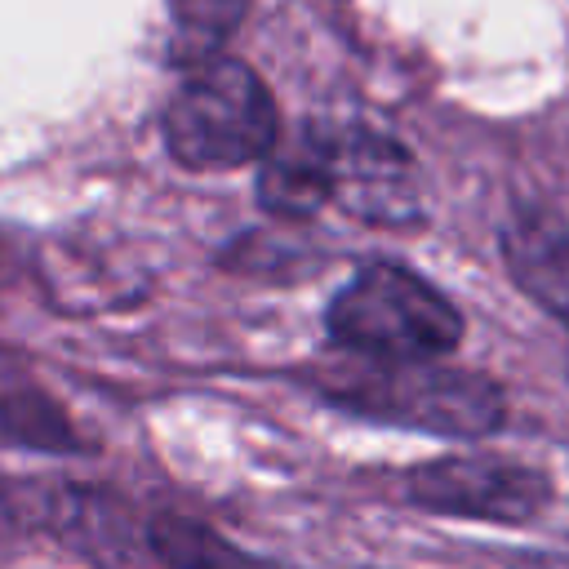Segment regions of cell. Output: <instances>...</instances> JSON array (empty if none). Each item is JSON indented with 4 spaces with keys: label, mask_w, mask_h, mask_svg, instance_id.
I'll use <instances>...</instances> for the list:
<instances>
[{
    "label": "cell",
    "mask_w": 569,
    "mask_h": 569,
    "mask_svg": "<svg viewBox=\"0 0 569 569\" xmlns=\"http://www.w3.org/2000/svg\"><path fill=\"white\" fill-rule=\"evenodd\" d=\"M325 396L351 413L431 431L480 440L502 422V391L467 369H445L436 360H347L325 373Z\"/></svg>",
    "instance_id": "1"
},
{
    "label": "cell",
    "mask_w": 569,
    "mask_h": 569,
    "mask_svg": "<svg viewBox=\"0 0 569 569\" xmlns=\"http://www.w3.org/2000/svg\"><path fill=\"white\" fill-rule=\"evenodd\" d=\"M280 138L276 102L253 67L204 58L164 111V142L182 169L218 173L262 160Z\"/></svg>",
    "instance_id": "2"
},
{
    "label": "cell",
    "mask_w": 569,
    "mask_h": 569,
    "mask_svg": "<svg viewBox=\"0 0 569 569\" xmlns=\"http://www.w3.org/2000/svg\"><path fill=\"white\" fill-rule=\"evenodd\" d=\"M329 333L365 360H440L458 347L462 316L409 267L369 262L329 302Z\"/></svg>",
    "instance_id": "3"
},
{
    "label": "cell",
    "mask_w": 569,
    "mask_h": 569,
    "mask_svg": "<svg viewBox=\"0 0 569 569\" xmlns=\"http://www.w3.org/2000/svg\"><path fill=\"white\" fill-rule=\"evenodd\" d=\"M405 493L409 502L436 516L493 520V525H529L551 502V485L542 471L489 453L422 462L405 476Z\"/></svg>",
    "instance_id": "4"
},
{
    "label": "cell",
    "mask_w": 569,
    "mask_h": 569,
    "mask_svg": "<svg viewBox=\"0 0 569 569\" xmlns=\"http://www.w3.org/2000/svg\"><path fill=\"white\" fill-rule=\"evenodd\" d=\"M329 204L365 222H418L422 191L409 151L369 129H325Z\"/></svg>",
    "instance_id": "5"
},
{
    "label": "cell",
    "mask_w": 569,
    "mask_h": 569,
    "mask_svg": "<svg viewBox=\"0 0 569 569\" xmlns=\"http://www.w3.org/2000/svg\"><path fill=\"white\" fill-rule=\"evenodd\" d=\"M262 204L276 218H311L329 204V164H325V129L307 124L262 156Z\"/></svg>",
    "instance_id": "6"
},
{
    "label": "cell",
    "mask_w": 569,
    "mask_h": 569,
    "mask_svg": "<svg viewBox=\"0 0 569 569\" xmlns=\"http://www.w3.org/2000/svg\"><path fill=\"white\" fill-rule=\"evenodd\" d=\"M147 538H151V556L164 569H276L271 560L236 547L218 529L182 520V516H156Z\"/></svg>",
    "instance_id": "7"
},
{
    "label": "cell",
    "mask_w": 569,
    "mask_h": 569,
    "mask_svg": "<svg viewBox=\"0 0 569 569\" xmlns=\"http://www.w3.org/2000/svg\"><path fill=\"white\" fill-rule=\"evenodd\" d=\"M516 284L556 320L569 325V236L565 231H516L507 240Z\"/></svg>",
    "instance_id": "8"
},
{
    "label": "cell",
    "mask_w": 569,
    "mask_h": 569,
    "mask_svg": "<svg viewBox=\"0 0 569 569\" xmlns=\"http://www.w3.org/2000/svg\"><path fill=\"white\" fill-rule=\"evenodd\" d=\"M0 427L22 440V445H36V449H71V431L58 413V405L40 400V396H4L0 400Z\"/></svg>",
    "instance_id": "9"
},
{
    "label": "cell",
    "mask_w": 569,
    "mask_h": 569,
    "mask_svg": "<svg viewBox=\"0 0 569 569\" xmlns=\"http://www.w3.org/2000/svg\"><path fill=\"white\" fill-rule=\"evenodd\" d=\"M173 9H178L182 44L196 53H213L240 22L244 0H173Z\"/></svg>",
    "instance_id": "10"
},
{
    "label": "cell",
    "mask_w": 569,
    "mask_h": 569,
    "mask_svg": "<svg viewBox=\"0 0 569 569\" xmlns=\"http://www.w3.org/2000/svg\"><path fill=\"white\" fill-rule=\"evenodd\" d=\"M516 569H569V551H542V556H525V560H516Z\"/></svg>",
    "instance_id": "11"
}]
</instances>
